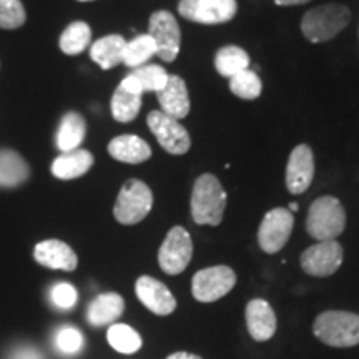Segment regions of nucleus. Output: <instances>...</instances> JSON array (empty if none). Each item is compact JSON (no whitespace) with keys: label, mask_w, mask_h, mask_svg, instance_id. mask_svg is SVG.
I'll return each mask as SVG.
<instances>
[{"label":"nucleus","mask_w":359,"mask_h":359,"mask_svg":"<svg viewBox=\"0 0 359 359\" xmlns=\"http://www.w3.org/2000/svg\"><path fill=\"white\" fill-rule=\"evenodd\" d=\"M226 203V191L215 175L205 173L196 178L190 200L193 222L196 224L218 226L223 222Z\"/></svg>","instance_id":"obj_1"},{"label":"nucleus","mask_w":359,"mask_h":359,"mask_svg":"<svg viewBox=\"0 0 359 359\" xmlns=\"http://www.w3.org/2000/svg\"><path fill=\"white\" fill-rule=\"evenodd\" d=\"M351 22V11L343 4H326L314 7L303 15L302 32L311 43H323L334 39Z\"/></svg>","instance_id":"obj_2"},{"label":"nucleus","mask_w":359,"mask_h":359,"mask_svg":"<svg viewBox=\"0 0 359 359\" xmlns=\"http://www.w3.org/2000/svg\"><path fill=\"white\" fill-rule=\"evenodd\" d=\"M313 333L331 348H353L359 344V314L325 311L314 320Z\"/></svg>","instance_id":"obj_3"},{"label":"nucleus","mask_w":359,"mask_h":359,"mask_svg":"<svg viewBox=\"0 0 359 359\" xmlns=\"http://www.w3.org/2000/svg\"><path fill=\"white\" fill-rule=\"evenodd\" d=\"M346 228V210L336 196H320L309 206L308 235L318 241L336 240Z\"/></svg>","instance_id":"obj_4"},{"label":"nucleus","mask_w":359,"mask_h":359,"mask_svg":"<svg viewBox=\"0 0 359 359\" xmlns=\"http://www.w3.org/2000/svg\"><path fill=\"white\" fill-rule=\"evenodd\" d=\"M154 206V193L150 187L142 180H128L122 187L116 203L114 208V215L116 222L122 224H137L147 218Z\"/></svg>","instance_id":"obj_5"},{"label":"nucleus","mask_w":359,"mask_h":359,"mask_svg":"<svg viewBox=\"0 0 359 359\" xmlns=\"http://www.w3.org/2000/svg\"><path fill=\"white\" fill-rule=\"evenodd\" d=\"M236 285V273L230 266L218 264L195 273L191 280V294L200 303H213L226 296Z\"/></svg>","instance_id":"obj_6"},{"label":"nucleus","mask_w":359,"mask_h":359,"mask_svg":"<svg viewBox=\"0 0 359 359\" xmlns=\"http://www.w3.org/2000/svg\"><path fill=\"white\" fill-rule=\"evenodd\" d=\"M147 125L155 135L156 142L170 155H185L191 147L190 133L180 123V120L163 114L161 110L150 111L147 116Z\"/></svg>","instance_id":"obj_7"},{"label":"nucleus","mask_w":359,"mask_h":359,"mask_svg":"<svg viewBox=\"0 0 359 359\" xmlns=\"http://www.w3.org/2000/svg\"><path fill=\"white\" fill-rule=\"evenodd\" d=\"M193 257V241L183 226H173L158 250V264L170 276L187 269Z\"/></svg>","instance_id":"obj_8"},{"label":"nucleus","mask_w":359,"mask_h":359,"mask_svg":"<svg viewBox=\"0 0 359 359\" xmlns=\"http://www.w3.org/2000/svg\"><path fill=\"white\" fill-rule=\"evenodd\" d=\"M344 258L343 246L339 241L327 240L318 241L316 245L309 246L302 255V268L309 276L327 278L334 275L341 268Z\"/></svg>","instance_id":"obj_9"},{"label":"nucleus","mask_w":359,"mask_h":359,"mask_svg":"<svg viewBox=\"0 0 359 359\" xmlns=\"http://www.w3.org/2000/svg\"><path fill=\"white\" fill-rule=\"evenodd\" d=\"M236 0H180L178 12L183 19L205 25L226 24L236 15Z\"/></svg>","instance_id":"obj_10"},{"label":"nucleus","mask_w":359,"mask_h":359,"mask_svg":"<svg viewBox=\"0 0 359 359\" xmlns=\"http://www.w3.org/2000/svg\"><path fill=\"white\" fill-rule=\"evenodd\" d=\"M148 35L156 45V55L163 62H173L180 53L182 32L172 12L158 11L148 22Z\"/></svg>","instance_id":"obj_11"},{"label":"nucleus","mask_w":359,"mask_h":359,"mask_svg":"<svg viewBox=\"0 0 359 359\" xmlns=\"http://www.w3.org/2000/svg\"><path fill=\"white\" fill-rule=\"evenodd\" d=\"M294 226L293 213L286 208H273L264 215L258 228V245L264 253L275 255L288 243Z\"/></svg>","instance_id":"obj_12"},{"label":"nucleus","mask_w":359,"mask_h":359,"mask_svg":"<svg viewBox=\"0 0 359 359\" xmlns=\"http://www.w3.org/2000/svg\"><path fill=\"white\" fill-rule=\"evenodd\" d=\"M314 178V155L308 145L294 147L286 165V188L291 195H302L311 187Z\"/></svg>","instance_id":"obj_13"},{"label":"nucleus","mask_w":359,"mask_h":359,"mask_svg":"<svg viewBox=\"0 0 359 359\" xmlns=\"http://www.w3.org/2000/svg\"><path fill=\"white\" fill-rule=\"evenodd\" d=\"M135 293L143 306L158 316H168L177 309V299L167 285L151 276H140L135 285Z\"/></svg>","instance_id":"obj_14"},{"label":"nucleus","mask_w":359,"mask_h":359,"mask_svg":"<svg viewBox=\"0 0 359 359\" xmlns=\"http://www.w3.org/2000/svg\"><path fill=\"white\" fill-rule=\"evenodd\" d=\"M246 326H248V333L255 341L271 339L276 333V314L275 309L271 308L266 299L257 298L251 299L246 304Z\"/></svg>","instance_id":"obj_15"},{"label":"nucleus","mask_w":359,"mask_h":359,"mask_svg":"<svg viewBox=\"0 0 359 359\" xmlns=\"http://www.w3.org/2000/svg\"><path fill=\"white\" fill-rule=\"evenodd\" d=\"M156 98H158L161 111L172 118L182 120L190 114L191 103L188 97L187 83L178 75H170L167 85L160 92H156Z\"/></svg>","instance_id":"obj_16"},{"label":"nucleus","mask_w":359,"mask_h":359,"mask_svg":"<svg viewBox=\"0 0 359 359\" xmlns=\"http://www.w3.org/2000/svg\"><path fill=\"white\" fill-rule=\"evenodd\" d=\"M34 257L42 266L62 271H74L79 264L75 251L60 240H45L39 243L35 246Z\"/></svg>","instance_id":"obj_17"},{"label":"nucleus","mask_w":359,"mask_h":359,"mask_svg":"<svg viewBox=\"0 0 359 359\" xmlns=\"http://www.w3.org/2000/svg\"><path fill=\"white\" fill-rule=\"evenodd\" d=\"M168 72L160 65H143L133 69L130 75H127L120 87L127 90L135 95H143L145 92H160L168 82Z\"/></svg>","instance_id":"obj_18"},{"label":"nucleus","mask_w":359,"mask_h":359,"mask_svg":"<svg viewBox=\"0 0 359 359\" xmlns=\"http://www.w3.org/2000/svg\"><path fill=\"white\" fill-rule=\"evenodd\" d=\"M109 154L111 158L123 163L138 165L150 158L151 148L137 135H120L109 143Z\"/></svg>","instance_id":"obj_19"},{"label":"nucleus","mask_w":359,"mask_h":359,"mask_svg":"<svg viewBox=\"0 0 359 359\" xmlns=\"http://www.w3.org/2000/svg\"><path fill=\"white\" fill-rule=\"evenodd\" d=\"M93 155L88 150L64 151L60 156H57L52 163V175L58 180H74L82 177L92 168Z\"/></svg>","instance_id":"obj_20"},{"label":"nucleus","mask_w":359,"mask_h":359,"mask_svg":"<svg viewBox=\"0 0 359 359\" xmlns=\"http://www.w3.org/2000/svg\"><path fill=\"white\" fill-rule=\"evenodd\" d=\"M127 40L122 35H107L98 39L90 47V57L103 70H110L114 67L123 64V52Z\"/></svg>","instance_id":"obj_21"},{"label":"nucleus","mask_w":359,"mask_h":359,"mask_svg":"<svg viewBox=\"0 0 359 359\" xmlns=\"http://www.w3.org/2000/svg\"><path fill=\"white\" fill-rule=\"evenodd\" d=\"M125 309V302L116 293L98 294L87 309V320L92 326H105L114 323Z\"/></svg>","instance_id":"obj_22"},{"label":"nucleus","mask_w":359,"mask_h":359,"mask_svg":"<svg viewBox=\"0 0 359 359\" xmlns=\"http://www.w3.org/2000/svg\"><path fill=\"white\" fill-rule=\"evenodd\" d=\"M85 133H87V123H85L83 116L79 115L77 111H70L62 118L60 127H58L55 137L57 148L62 154L77 150L80 143L83 142Z\"/></svg>","instance_id":"obj_23"},{"label":"nucleus","mask_w":359,"mask_h":359,"mask_svg":"<svg viewBox=\"0 0 359 359\" xmlns=\"http://www.w3.org/2000/svg\"><path fill=\"white\" fill-rule=\"evenodd\" d=\"M215 69L222 77L231 79L233 75L250 69V55L241 47L226 45L215 55Z\"/></svg>","instance_id":"obj_24"},{"label":"nucleus","mask_w":359,"mask_h":359,"mask_svg":"<svg viewBox=\"0 0 359 359\" xmlns=\"http://www.w3.org/2000/svg\"><path fill=\"white\" fill-rule=\"evenodd\" d=\"M29 177V167L19 154L0 150V187H17Z\"/></svg>","instance_id":"obj_25"},{"label":"nucleus","mask_w":359,"mask_h":359,"mask_svg":"<svg viewBox=\"0 0 359 359\" xmlns=\"http://www.w3.org/2000/svg\"><path fill=\"white\" fill-rule=\"evenodd\" d=\"M110 109H111V115H114L116 122L120 123L132 122V120L137 118L138 111L142 109V95L130 93L118 85V88L115 90L114 97H111Z\"/></svg>","instance_id":"obj_26"},{"label":"nucleus","mask_w":359,"mask_h":359,"mask_svg":"<svg viewBox=\"0 0 359 359\" xmlns=\"http://www.w3.org/2000/svg\"><path fill=\"white\" fill-rule=\"evenodd\" d=\"M92 29L85 22H72L60 35V48L67 55H79L90 45Z\"/></svg>","instance_id":"obj_27"},{"label":"nucleus","mask_w":359,"mask_h":359,"mask_svg":"<svg viewBox=\"0 0 359 359\" xmlns=\"http://www.w3.org/2000/svg\"><path fill=\"white\" fill-rule=\"evenodd\" d=\"M156 55V45L150 35H137L133 40H130L125 45L123 52V64L130 69H138L145 65V62Z\"/></svg>","instance_id":"obj_28"},{"label":"nucleus","mask_w":359,"mask_h":359,"mask_svg":"<svg viewBox=\"0 0 359 359\" xmlns=\"http://www.w3.org/2000/svg\"><path fill=\"white\" fill-rule=\"evenodd\" d=\"M107 339L115 351L123 354H133L142 348V338L132 326L128 325H111L107 331Z\"/></svg>","instance_id":"obj_29"},{"label":"nucleus","mask_w":359,"mask_h":359,"mask_svg":"<svg viewBox=\"0 0 359 359\" xmlns=\"http://www.w3.org/2000/svg\"><path fill=\"white\" fill-rule=\"evenodd\" d=\"M230 90L233 95H236L238 98H243V100H257V98L262 95L263 83L257 72L248 69L233 75L230 79Z\"/></svg>","instance_id":"obj_30"},{"label":"nucleus","mask_w":359,"mask_h":359,"mask_svg":"<svg viewBox=\"0 0 359 359\" xmlns=\"http://www.w3.org/2000/svg\"><path fill=\"white\" fill-rule=\"evenodd\" d=\"M55 348L60 354L65 356H74L82 351L83 348V336L77 327L64 326L57 331L55 334Z\"/></svg>","instance_id":"obj_31"},{"label":"nucleus","mask_w":359,"mask_h":359,"mask_svg":"<svg viewBox=\"0 0 359 359\" xmlns=\"http://www.w3.org/2000/svg\"><path fill=\"white\" fill-rule=\"evenodd\" d=\"M27 19L25 8L20 0H0V27L19 29Z\"/></svg>","instance_id":"obj_32"},{"label":"nucleus","mask_w":359,"mask_h":359,"mask_svg":"<svg viewBox=\"0 0 359 359\" xmlns=\"http://www.w3.org/2000/svg\"><path fill=\"white\" fill-rule=\"evenodd\" d=\"M50 299L57 308L72 309L77 303L79 294L70 283H57L50 290Z\"/></svg>","instance_id":"obj_33"},{"label":"nucleus","mask_w":359,"mask_h":359,"mask_svg":"<svg viewBox=\"0 0 359 359\" xmlns=\"http://www.w3.org/2000/svg\"><path fill=\"white\" fill-rule=\"evenodd\" d=\"M11 359H42V354L34 348H20L13 351Z\"/></svg>","instance_id":"obj_34"},{"label":"nucleus","mask_w":359,"mask_h":359,"mask_svg":"<svg viewBox=\"0 0 359 359\" xmlns=\"http://www.w3.org/2000/svg\"><path fill=\"white\" fill-rule=\"evenodd\" d=\"M311 0H275L276 6L281 7H290V6H302V4H308Z\"/></svg>","instance_id":"obj_35"},{"label":"nucleus","mask_w":359,"mask_h":359,"mask_svg":"<svg viewBox=\"0 0 359 359\" xmlns=\"http://www.w3.org/2000/svg\"><path fill=\"white\" fill-rule=\"evenodd\" d=\"M167 359H203L200 356H196V354H191V353H173L170 354V356Z\"/></svg>","instance_id":"obj_36"},{"label":"nucleus","mask_w":359,"mask_h":359,"mask_svg":"<svg viewBox=\"0 0 359 359\" xmlns=\"http://www.w3.org/2000/svg\"><path fill=\"white\" fill-rule=\"evenodd\" d=\"M298 210H299V205H298V203H294V201H293V203H290V212H291V213L298 212Z\"/></svg>","instance_id":"obj_37"},{"label":"nucleus","mask_w":359,"mask_h":359,"mask_svg":"<svg viewBox=\"0 0 359 359\" xmlns=\"http://www.w3.org/2000/svg\"><path fill=\"white\" fill-rule=\"evenodd\" d=\"M80 2H90V0H80Z\"/></svg>","instance_id":"obj_38"}]
</instances>
